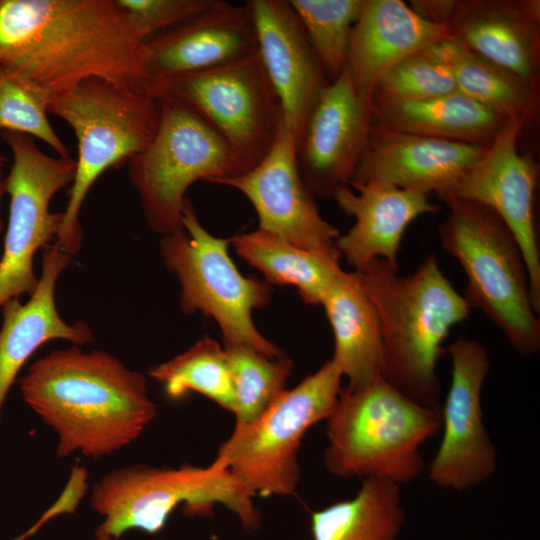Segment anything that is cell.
<instances>
[{
	"instance_id": "4316f807",
	"label": "cell",
	"mask_w": 540,
	"mask_h": 540,
	"mask_svg": "<svg viewBox=\"0 0 540 540\" xmlns=\"http://www.w3.org/2000/svg\"><path fill=\"white\" fill-rule=\"evenodd\" d=\"M405 523L400 486L366 478L357 494L311 513L313 540H398Z\"/></svg>"
},
{
	"instance_id": "9a60e30c",
	"label": "cell",
	"mask_w": 540,
	"mask_h": 540,
	"mask_svg": "<svg viewBox=\"0 0 540 540\" xmlns=\"http://www.w3.org/2000/svg\"><path fill=\"white\" fill-rule=\"evenodd\" d=\"M527 122L508 118L484 154L443 196L491 208L507 225L522 251L536 313L540 314V250L534 216L538 165L520 154L517 141Z\"/></svg>"
},
{
	"instance_id": "d6986e66",
	"label": "cell",
	"mask_w": 540,
	"mask_h": 540,
	"mask_svg": "<svg viewBox=\"0 0 540 540\" xmlns=\"http://www.w3.org/2000/svg\"><path fill=\"white\" fill-rule=\"evenodd\" d=\"M257 52L280 101L295 144L329 85L306 32L286 0H248Z\"/></svg>"
},
{
	"instance_id": "e0dca14e",
	"label": "cell",
	"mask_w": 540,
	"mask_h": 540,
	"mask_svg": "<svg viewBox=\"0 0 540 540\" xmlns=\"http://www.w3.org/2000/svg\"><path fill=\"white\" fill-rule=\"evenodd\" d=\"M371 128V104L344 70L321 94L296 143L300 174L314 196L332 198L348 186Z\"/></svg>"
},
{
	"instance_id": "52a82bcc",
	"label": "cell",
	"mask_w": 540,
	"mask_h": 540,
	"mask_svg": "<svg viewBox=\"0 0 540 540\" xmlns=\"http://www.w3.org/2000/svg\"><path fill=\"white\" fill-rule=\"evenodd\" d=\"M253 495L213 460L207 467L136 464L112 470L93 486L90 504L103 517L95 532L120 538L129 530L160 532L180 505L187 515H206L215 505L230 510L248 531L261 515Z\"/></svg>"
},
{
	"instance_id": "836d02e7",
	"label": "cell",
	"mask_w": 540,
	"mask_h": 540,
	"mask_svg": "<svg viewBox=\"0 0 540 540\" xmlns=\"http://www.w3.org/2000/svg\"><path fill=\"white\" fill-rule=\"evenodd\" d=\"M214 0H116L143 43L185 22Z\"/></svg>"
},
{
	"instance_id": "2e32d148",
	"label": "cell",
	"mask_w": 540,
	"mask_h": 540,
	"mask_svg": "<svg viewBox=\"0 0 540 540\" xmlns=\"http://www.w3.org/2000/svg\"><path fill=\"white\" fill-rule=\"evenodd\" d=\"M214 184L240 191L255 209L260 229L303 249L341 258L335 245L340 233L321 216L302 179L284 118L270 151L256 166Z\"/></svg>"
},
{
	"instance_id": "8992f818",
	"label": "cell",
	"mask_w": 540,
	"mask_h": 540,
	"mask_svg": "<svg viewBox=\"0 0 540 540\" xmlns=\"http://www.w3.org/2000/svg\"><path fill=\"white\" fill-rule=\"evenodd\" d=\"M48 113L65 121L77 140L75 175L55 241L73 256L82 246L79 213L89 190L106 170L127 164L150 143L160 103L145 92L91 78L53 94Z\"/></svg>"
},
{
	"instance_id": "d6a6232c",
	"label": "cell",
	"mask_w": 540,
	"mask_h": 540,
	"mask_svg": "<svg viewBox=\"0 0 540 540\" xmlns=\"http://www.w3.org/2000/svg\"><path fill=\"white\" fill-rule=\"evenodd\" d=\"M433 45L393 66L376 85L372 100L411 102L456 92L453 75Z\"/></svg>"
},
{
	"instance_id": "e575fe53",
	"label": "cell",
	"mask_w": 540,
	"mask_h": 540,
	"mask_svg": "<svg viewBox=\"0 0 540 540\" xmlns=\"http://www.w3.org/2000/svg\"><path fill=\"white\" fill-rule=\"evenodd\" d=\"M3 179H4L3 178V171H2V168H0V203H1V198L4 195ZM2 228H3V222H2L1 213H0V232L2 231ZM0 259H1V256H0Z\"/></svg>"
},
{
	"instance_id": "83f0119b",
	"label": "cell",
	"mask_w": 540,
	"mask_h": 540,
	"mask_svg": "<svg viewBox=\"0 0 540 540\" xmlns=\"http://www.w3.org/2000/svg\"><path fill=\"white\" fill-rule=\"evenodd\" d=\"M450 69L457 91L505 118L527 123L539 110V91L460 43L446 39L433 45Z\"/></svg>"
},
{
	"instance_id": "277c9868",
	"label": "cell",
	"mask_w": 540,
	"mask_h": 540,
	"mask_svg": "<svg viewBox=\"0 0 540 540\" xmlns=\"http://www.w3.org/2000/svg\"><path fill=\"white\" fill-rule=\"evenodd\" d=\"M326 422L329 473L401 486L423 472L420 447L441 430V407L421 405L381 377L358 390L342 388Z\"/></svg>"
},
{
	"instance_id": "9c48e42d",
	"label": "cell",
	"mask_w": 540,
	"mask_h": 540,
	"mask_svg": "<svg viewBox=\"0 0 540 540\" xmlns=\"http://www.w3.org/2000/svg\"><path fill=\"white\" fill-rule=\"evenodd\" d=\"M182 226L183 230L160 239L163 263L180 283L182 312L200 311L211 317L223 344L247 345L270 358L283 356L252 319L254 310L269 304L272 286L240 273L228 253L229 238L208 232L188 198L183 204Z\"/></svg>"
},
{
	"instance_id": "f546056e",
	"label": "cell",
	"mask_w": 540,
	"mask_h": 540,
	"mask_svg": "<svg viewBox=\"0 0 540 540\" xmlns=\"http://www.w3.org/2000/svg\"><path fill=\"white\" fill-rule=\"evenodd\" d=\"M236 404V424H248L286 390L293 362L284 356L270 358L241 344H223Z\"/></svg>"
},
{
	"instance_id": "4fadbf2b",
	"label": "cell",
	"mask_w": 540,
	"mask_h": 540,
	"mask_svg": "<svg viewBox=\"0 0 540 540\" xmlns=\"http://www.w3.org/2000/svg\"><path fill=\"white\" fill-rule=\"evenodd\" d=\"M447 352L452 377L441 405L442 439L430 463L429 478L441 488L464 491L489 479L497 467L496 448L482 410L490 360L486 349L470 339L455 340Z\"/></svg>"
},
{
	"instance_id": "f1b7e54d",
	"label": "cell",
	"mask_w": 540,
	"mask_h": 540,
	"mask_svg": "<svg viewBox=\"0 0 540 540\" xmlns=\"http://www.w3.org/2000/svg\"><path fill=\"white\" fill-rule=\"evenodd\" d=\"M148 375L162 385L171 400L196 392L235 414V396L224 347L209 336L174 358L153 366Z\"/></svg>"
},
{
	"instance_id": "5b68a950",
	"label": "cell",
	"mask_w": 540,
	"mask_h": 540,
	"mask_svg": "<svg viewBox=\"0 0 540 540\" xmlns=\"http://www.w3.org/2000/svg\"><path fill=\"white\" fill-rule=\"evenodd\" d=\"M439 199L449 209L438 228L440 244L467 276L463 296L468 305L480 309L519 355H535L540 320L514 235L488 206L451 196Z\"/></svg>"
},
{
	"instance_id": "44dd1931",
	"label": "cell",
	"mask_w": 540,
	"mask_h": 540,
	"mask_svg": "<svg viewBox=\"0 0 540 540\" xmlns=\"http://www.w3.org/2000/svg\"><path fill=\"white\" fill-rule=\"evenodd\" d=\"M339 208L355 218L354 225L336 240V248L354 271L379 258L398 268V253L407 227L419 216L439 207L429 194L382 182L349 184L332 197Z\"/></svg>"
},
{
	"instance_id": "8d00e7d4",
	"label": "cell",
	"mask_w": 540,
	"mask_h": 540,
	"mask_svg": "<svg viewBox=\"0 0 540 540\" xmlns=\"http://www.w3.org/2000/svg\"><path fill=\"white\" fill-rule=\"evenodd\" d=\"M6 163V158L0 154V168Z\"/></svg>"
},
{
	"instance_id": "5bb4252c",
	"label": "cell",
	"mask_w": 540,
	"mask_h": 540,
	"mask_svg": "<svg viewBox=\"0 0 540 540\" xmlns=\"http://www.w3.org/2000/svg\"><path fill=\"white\" fill-rule=\"evenodd\" d=\"M423 18L450 39L539 91V0H413Z\"/></svg>"
},
{
	"instance_id": "30bf717a",
	"label": "cell",
	"mask_w": 540,
	"mask_h": 540,
	"mask_svg": "<svg viewBox=\"0 0 540 540\" xmlns=\"http://www.w3.org/2000/svg\"><path fill=\"white\" fill-rule=\"evenodd\" d=\"M159 103L154 137L127 164L147 224L165 236L183 230L185 194L193 183L241 172L227 144L199 116L174 102Z\"/></svg>"
},
{
	"instance_id": "d4e9b609",
	"label": "cell",
	"mask_w": 540,
	"mask_h": 540,
	"mask_svg": "<svg viewBox=\"0 0 540 540\" xmlns=\"http://www.w3.org/2000/svg\"><path fill=\"white\" fill-rule=\"evenodd\" d=\"M372 126L488 147L507 118L459 91L411 102L371 101Z\"/></svg>"
},
{
	"instance_id": "8fae6325",
	"label": "cell",
	"mask_w": 540,
	"mask_h": 540,
	"mask_svg": "<svg viewBox=\"0 0 540 540\" xmlns=\"http://www.w3.org/2000/svg\"><path fill=\"white\" fill-rule=\"evenodd\" d=\"M147 94L158 101L180 104L199 116L227 144L241 173L267 155L283 118L257 50L207 70L172 78Z\"/></svg>"
},
{
	"instance_id": "7a4b0ae2",
	"label": "cell",
	"mask_w": 540,
	"mask_h": 540,
	"mask_svg": "<svg viewBox=\"0 0 540 540\" xmlns=\"http://www.w3.org/2000/svg\"><path fill=\"white\" fill-rule=\"evenodd\" d=\"M25 403L57 435L56 454L99 459L134 442L157 416L143 374L106 351L74 345L30 365Z\"/></svg>"
},
{
	"instance_id": "cb8c5ba5",
	"label": "cell",
	"mask_w": 540,
	"mask_h": 540,
	"mask_svg": "<svg viewBox=\"0 0 540 540\" xmlns=\"http://www.w3.org/2000/svg\"><path fill=\"white\" fill-rule=\"evenodd\" d=\"M334 337L330 359L348 380V390L381 378L382 338L376 310L355 271L342 270L322 304Z\"/></svg>"
},
{
	"instance_id": "484cf974",
	"label": "cell",
	"mask_w": 540,
	"mask_h": 540,
	"mask_svg": "<svg viewBox=\"0 0 540 540\" xmlns=\"http://www.w3.org/2000/svg\"><path fill=\"white\" fill-rule=\"evenodd\" d=\"M235 252L272 285L292 286L308 305H321L342 271L339 258L293 245L263 229L229 238Z\"/></svg>"
},
{
	"instance_id": "4dcf8cb0",
	"label": "cell",
	"mask_w": 540,
	"mask_h": 540,
	"mask_svg": "<svg viewBox=\"0 0 540 540\" xmlns=\"http://www.w3.org/2000/svg\"><path fill=\"white\" fill-rule=\"evenodd\" d=\"M329 82L345 70L364 0H289Z\"/></svg>"
},
{
	"instance_id": "d590c367",
	"label": "cell",
	"mask_w": 540,
	"mask_h": 540,
	"mask_svg": "<svg viewBox=\"0 0 540 540\" xmlns=\"http://www.w3.org/2000/svg\"><path fill=\"white\" fill-rule=\"evenodd\" d=\"M94 540H118V538H115L110 535H106L104 533L95 532Z\"/></svg>"
},
{
	"instance_id": "3957f363",
	"label": "cell",
	"mask_w": 540,
	"mask_h": 540,
	"mask_svg": "<svg viewBox=\"0 0 540 540\" xmlns=\"http://www.w3.org/2000/svg\"><path fill=\"white\" fill-rule=\"evenodd\" d=\"M355 272L379 319L382 379L413 401L440 408L436 367L451 329L470 314L463 294L434 254L408 275L379 258Z\"/></svg>"
},
{
	"instance_id": "603a6c76",
	"label": "cell",
	"mask_w": 540,
	"mask_h": 540,
	"mask_svg": "<svg viewBox=\"0 0 540 540\" xmlns=\"http://www.w3.org/2000/svg\"><path fill=\"white\" fill-rule=\"evenodd\" d=\"M42 269L38 283L26 303L19 298L6 301L0 326V418L7 394L32 354L45 343L62 339L84 345L93 341L89 326L65 322L55 303V287L72 256L56 243L42 249Z\"/></svg>"
},
{
	"instance_id": "1f68e13d",
	"label": "cell",
	"mask_w": 540,
	"mask_h": 540,
	"mask_svg": "<svg viewBox=\"0 0 540 540\" xmlns=\"http://www.w3.org/2000/svg\"><path fill=\"white\" fill-rule=\"evenodd\" d=\"M52 93L32 79L0 64V139L5 131L18 132L38 139L57 156L69 157L48 119Z\"/></svg>"
},
{
	"instance_id": "7402d4cb",
	"label": "cell",
	"mask_w": 540,
	"mask_h": 540,
	"mask_svg": "<svg viewBox=\"0 0 540 540\" xmlns=\"http://www.w3.org/2000/svg\"><path fill=\"white\" fill-rule=\"evenodd\" d=\"M450 39L402 0H364L353 27L345 70L358 95L371 104L380 79L406 57Z\"/></svg>"
},
{
	"instance_id": "7c38bea8",
	"label": "cell",
	"mask_w": 540,
	"mask_h": 540,
	"mask_svg": "<svg viewBox=\"0 0 540 540\" xmlns=\"http://www.w3.org/2000/svg\"><path fill=\"white\" fill-rule=\"evenodd\" d=\"M1 139L13 160L3 179L10 201L0 259V309L9 299L30 296L35 290L34 255L56 240L63 220V212L50 211V202L72 184L76 168L71 156H50L29 135L5 131Z\"/></svg>"
},
{
	"instance_id": "6da1fadb",
	"label": "cell",
	"mask_w": 540,
	"mask_h": 540,
	"mask_svg": "<svg viewBox=\"0 0 540 540\" xmlns=\"http://www.w3.org/2000/svg\"><path fill=\"white\" fill-rule=\"evenodd\" d=\"M142 44L116 0H0V64L52 94L91 78L144 92Z\"/></svg>"
},
{
	"instance_id": "ba28073f",
	"label": "cell",
	"mask_w": 540,
	"mask_h": 540,
	"mask_svg": "<svg viewBox=\"0 0 540 540\" xmlns=\"http://www.w3.org/2000/svg\"><path fill=\"white\" fill-rule=\"evenodd\" d=\"M342 374L327 360L293 389L285 390L256 419L235 424L215 461L253 495L291 496L300 479L298 451L306 432L335 409Z\"/></svg>"
},
{
	"instance_id": "ffe728a7",
	"label": "cell",
	"mask_w": 540,
	"mask_h": 540,
	"mask_svg": "<svg viewBox=\"0 0 540 540\" xmlns=\"http://www.w3.org/2000/svg\"><path fill=\"white\" fill-rule=\"evenodd\" d=\"M486 148L372 126L349 184L376 181L441 196L477 162Z\"/></svg>"
},
{
	"instance_id": "ac0fdd59",
	"label": "cell",
	"mask_w": 540,
	"mask_h": 540,
	"mask_svg": "<svg viewBox=\"0 0 540 540\" xmlns=\"http://www.w3.org/2000/svg\"><path fill=\"white\" fill-rule=\"evenodd\" d=\"M256 50L255 29L245 4L214 0L199 14L142 44V89L147 93L172 78L207 70Z\"/></svg>"
}]
</instances>
